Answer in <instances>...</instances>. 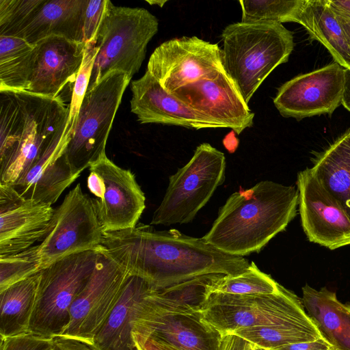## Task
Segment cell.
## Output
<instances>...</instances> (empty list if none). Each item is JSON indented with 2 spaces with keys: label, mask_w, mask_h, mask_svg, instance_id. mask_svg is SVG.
I'll use <instances>...</instances> for the list:
<instances>
[{
  "label": "cell",
  "mask_w": 350,
  "mask_h": 350,
  "mask_svg": "<svg viewBox=\"0 0 350 350\" xmlns=\"http://www.w3.org/2000/svg\"><path fill=\"white\" fill-rule=\"evenodd\" d=\"M333 11L336 16L338 21L341 25L350 45V18L340 12H336L334 10Z\"/></svg>",
  "instance_id": "43"
},
{
  "label": "cell",
  "mask_w": 350,
  "mask_h": 350,
  "mask_svg": "<svg viewBox=\"0 0 350 350\" xmlns=\"http://www.w3.org/2000/svg\"><path fill=\"white\" fill-rule=\"evenodd\" d=\"M0 350H52L55 336L29 332L0 338Z\"/></svg>",
  "instance_id": "35"
},
{
  "label": "cell",
  "mask_w": 350,
  "mask_h": 350,
  "mask_svg": "<svg viewBox=\"0 0 350 350\" xmlns=\"http://www.w3.org/2000/svg\"><path fill=\"white\" fill-rule=\"evenodd\" d=\"M100 252L130 275L144 279L156 291H165L200 275H234L250 262L242 256L226 254L202 238L176 229L156 230L151 226L105 232Z\"/></svg>",
  "instance_id": "1"
},
{
  "label": "cell",
  "mask_w": 350,
  "mask_h": 350,
  "mask_svg": "<svg viewBox=\"0 0 350 350\" xmlns=\"http://www.w3.org/2000/svg\"><path fill=\"white\" fill-rule=\"evenodd\" d=\"M42 270L38 244L15 254L0 256V292Z\"/></svg>",
  "instance_id": "32"
},
{
  "label": "cell",
  "mask_w": 350,
  "mask_h": 350,
  "mask_svg": "<svg viewBox=\"0 0 350 350\" xmlns=\"http://www.w3.org/2000/svg\"><path fill=\"white\" fill-rule=\"evenodd\" d=\"M280 284L271 275L261 271L252 261L242 273L225 275L211 287L209 294L221 293L232 295L271 294L278 291Z\"/></svg>",
  "instance_id": "30"
},
{
  "label": "cell",
  "mask_w": 350,
  "mask_h": 350,
  "mask_svg": "<svg viewBox=\"0 0 350 350\" xmlns=\"http://www.w3.org/2000/svg\"><path fill=\"white\" fill-rule=\"evenodd\" d=\"M167 1H146V2L150 5H157L161 8H162Z\"/></svg>",
  "instance_id": "44"
},
{
  "label": "cell",
  "mask_w": 350,
  "mask_h": 350,
  "mask_svg": "<svg viewBox=\"0 0 350 350\" xmlns=\"http://www.w3.org/2000/svg\"><path fill=\"white\" fill-rule=\"evenodd\" d=\"M158 27L157 18L148 10L117 6L107 0L93 39L97 53L88 90L114 71L124 72L131 79L139 70Z\"/></svg>",
  "instance_id": "5"
},
{
  "label": "cell",
  "mask_w": 350,
  "mask_h": 350,
  "mask_svg": "<svg viewBox=\"0 0 350 350\" xmlns=\"http://www.w3.org/2000/svg\"><path fill=\"white\" fill-rule=\"evenodd\" d=\"M224 72L248 105L267 76L288 61L294 48L293 36L282 23H232L221 33Z\"/></svg>",
  "instance_id": "4"
},
{
  "label": "cell",
  "mask_w": 350,
  "mask_h": 350,
  "mask_svg": "<svg viewBox=\"0 0 350 350\" xmlns=\"http://www.w3.org/2000/svg\"><path fill=\"white\" fill-rule=\"evenodd\" d=\"M33 49L23 38L0 36V90L25 91Z\"/></svg>",
  "instance_id": "28"
},
{
  "label": "cell",
  "mask_w": 350,
  "mask_h": 350,
  "mask_svg": "<svg viewBox=\"0 0 350 350\" xmlns=\"http://www.w3.org/2000/svg\"><path fill=\"white\" fill-rule=\"evenodd\" d=\"M303 0H241V22H293Z\"/></svg>",
  "instance_id": "31"
},
{
  "label": "cell",
  "mask_w": 350,
  "mask_h": 350,
  "mask_svg": "<svg viewBox=\"0 0 350 350\" xmlns=\"http://www.w3.org/2000/svg\"><path fill=\"white\" fill-rule=\"evenodd\" d=\"M85 43L51 36L33 45L25 92L50 98L74 85L84 57Z\"/></svg>",
  "instance_id": "19"
},
{
  "label": "cell",
  "mask_w": 350,
  "mask_h": 350,
  "mask_svg": "<svg viewBox=\"0 0 350 350\" xmlns=\"http://www.w3.org/2000/svg\"><path fill=\"white\" fill-rule=\"evenodd\" d=\"M334 347L323 337L306 342H300L280 347L273 350H331Z\"/></svg>",
  "instance_id": "38"
},
{
  "label": "cell",
  "mask_w": 350,
  "mask_h": 350,
  "mask_svg": "<svg viewBox=\"0 0 350 350\" xmlns=\"http://www.w3.org/2000/svg\"><path fill=\"white\" fill-rule=\"evenodd\" d=\"M345 68L336 62L298 75L278 89L273 104L284 118L332 114L342 104Z\"/></svg>",
  "instance_id": "15"
},
{
  "label": "cell",
  "mask_w": 350,
  "mask_h": 350,
  "mask_svg": "<svg viewBox=\"0 0 350 350\" xmlns=\"http://www.w3.org/2000/svg\"><path fill=\"white\" fill-rule=\"evenodd\" d=\"M299 211L311 242L329 250L350 245V219L315 178L310 168L297 175Z\"/></svg>",
  "instance_id": "16"
},
{
  "label": "cell",
  "mask_w": 350,
  "mask_h": 350,
  "mask_svg": "<svg viewBox=\"0 0 350 350\" xmlns=\"http://www.w3.org/2000/svg\"><path fill=\"white\" fill-rule=\"evenodd\" d=\"M89 170L87 187L95 196L92 202L103 232L135 227L146 208L145 195L135 174L107 155Z\"/></svg>",
  "instance_id": "12"
},
{
  "label": "cell",
  "mask_w": 350,
  "mask_h": 350,
  "mask_svg": "<svg viewBox=\"0 0 350 350\" xmlns=\"http://www.w3.org/2000/svg\"><path fill=\"white\" fill-rule=\"evenodd\" d=\"M331 350H336V348H334V349H331Z\"/></svg>",
  "instance_id": "45"
},
{
  "label": "cell",
  "mask_w": 350,
  "mask_h": 350,
  "mask_svg": "<svg viewBox=\"0 0 350 350\" xmlns=\"http://www.w3.org/2000/svg\"><path fill=\"white\" fill-rule=\"evenodd\" d=\"M298 204L297 188L260 181L232 193L202 239L233 256L243 257L259 252L285 230L295 217Z\"/></svg>",
  "instance_id": "2"
},
{
  "label": "cell",
  "mask_w": 350,
  "mask_h": 350,
  "mask_svg": "<svg viewBox=\"0 0 350 350\" xmlns=\"http://www.w3.org/2000/svg\"><path fill=\"white\" fill-rule=\"evenodd\" d=\"M97 53L94 40L85 43L81 68L72 86L67 129L72 131L81 103L87 92Z\"/></svg>",
  "instance_id": "34"
},
{
  "label": "cell",
  "mask_w": 350,
  "mask_h": 350,
  "mask_svg": "<svg viewBox=\"0 0 350 350\" xmlns=\"http://www.w3.org/2000/svg\"><path fill=\"white\" fill-rule=\"evenodd\" d=\"M131 81L125 73L114 71L87 90L65 151L75 174L80 175L106 155L107 138Z\"/></svg>",
  "instance_id": "8"
},
{
  "label": "cell",
  "mask_w": 350,
  "mask_h": 350,
  "mask_svg": "<svg viewBox=\"0 0 350 350\" xmlns=\"http://www.w3.org/2000/svg\"><path fill=\"white\" fill-rule=\"evenodd\" d=\"M103 233L92 198L77 184L54 208L49 231L38 244L42 269L74 254L100 251Z\"/></svg>",
  "instance_id": "11"
},
{
  "label": "cell",
  "mask_w": 350,
  "mask_h": 350,
  "mask_svg": "<svg viewBox=\"0 0 350 350\" xmlns=\"http://www.w3.org/2000/svg\"><path fill=\"white\" fill-rule=\"evenodd\" d=\"M107 0H90L86 9L83 33L84 43L94 38Z\"/></svg>",
  "instance_id": "36"
},
{
  "label": "cell",
  "mask_w": 350,
  "mask_h": 350,
  "mask_svg": "<svg viewBox=\"0 0 350 350\" xmlns=\"http://www.w3.org/2000/svg\"><path fill=\"white\" fill-rule=\"evenodd\" d=\"M45 0H0V36L20 38Z\"/></svg>",
  "instance_id": "33"
},
{
  "label": "cell",
  "mask_w": 350,
  "mask_h": 350,
  "mask_svg": "<svg viewBox=\"0 0 350 350\" xmlns=\"http://www.w3.org/2000/svg\"><path fill=\"white\" fill-rule=\"evenodd\" d=\"M202 319L221 336L258 326L314 325L302 299L280 286L271 294L212 293L200 306Z\"/></svg>",
  "instance_id": "6"
},
{
  "label": "cell",
  "mask_w": 350,
  "mask_h": 350,
  "mask_svg": "<svg viewBox=\"0 0 350 350\" xmlns=\"http://www.w3.org/2000/svg\"><path fill=\"white\" fill-rule=\"evenodd\" d=\"M231 334L267 350L323 337L316 325L258 326L239 329Z\"/></svg>",
  "instance_id": "29"
},
{
  "label": "cell",
  "mask_w": 350,
  "mask_h": 350,
  "mask_svg": "<svg viewBox=\"0 0 350 350\" xmlns=\"http://www.w3.org/2000/svg\"><path fill=\"white\" fill-rule=\"evenodd\" d=\"M132 333L177 350H219L222 338L202 319L199 308L170 299L152 289L139 306Z\"/></svg>",
  "instance_id": "10"
},
{
  "label": "cell",
  "mask_w": 350,
  "mask_h": 350,
  "mask_svg": "<svg viewBox=\"0 0 350 350\" xmlns=\"http://www.w3.org/2000/svg\"><path fill=\"white\" fill-rule=\"evenodd\" d=\"M70 135L66 124L28 172L12 185L22 196L52 205L79 176L73 173L65 152Z\"/></svg>",
  "instance_id": "21"
},
{
  "label": "cell",
  "mask_w": 350,
  "mask_h": 350,
  "mask_svg": "<svg viewBox=\"0 0 350 350\" xmlns=\"http://www.w3.org/2000/svg\"><path fill=\"white\" fill-rule=\"evenodd\" d=\"M342 105L350 111V69L345 68Z\"/></svg>",
  "instance_id": "42"
},
{
  "label": "cell",
  "mask_w": 350,
  "mask_h": 350,
  "mask_svg": "<svg viewBox=\"0 0 350 350\" xmlns=\"http://www.w3.org/2000/svg\"><path fill=\"white\" fill-rule=\"evenodd\" d=\"M148 71L169 93L224 70L221 49L196 36L165 41L149 58Z\"/></svg>",
  "instance_id": "13"
},
{
  "label": "cell",
  "mask_w": 350,
  "mask_h": 350,
  "mask_svg": "<svg viewBox=\"0 0 350 350\" xmlns=\"http://www.w3.org/2000/svg\"><path fill=\"white\" fill-rule=\"evenodd\" d=\"M40 272L0 292V338L29 332Z\"/></svg>",
  "instance_id": "27"
},
{
  "label": "cell",
  "mask_w": 350,
  "mask_h": 350,
  "mask_svg": "<svg viewBox=\"0 0 350 350\" xmlns=\"http://www.w3.org/2000/svg\"><path fill=\"white\" fill-rule=\"evenodd\" d=\"M171 94L237 135L253 124L254 113L224 70L189 83Z\"/></svg>",
  "instance_id": "17"
},
{
  "label": "cell",
  "mask_w": 350,
  "mask_h": 350,
  "mask_svg": "<svg viewBox=\"0 0 350 350\" xmlns=\"http://www.w3.org/2000/svg\"><path fill=\"white\" fill-rule=\"evenodd\" d=\"M100 251L74 254L55 261L40 271L29 332L62 336L70 322L74 301L88 282Z\"/></svg>",
  "instance_id": "7"
},
{
  "label": "cell",
  "mask_w": 350,
  "mask_h": 350,
  "mask_svg": "<svg viewBox=\"0 0 350 350\" xmlns=\"http://www.w3.org/2000/svg\"><path fill=\"white\" fill-rule=\"evenodd\" d=\"M129 275L100 252L91 278L71 306L70 322L62 336L91 345L96 332L118 301Z\"/></svg>",
  "instance_id": "14"
},
{
  "label": "cell",
  "mask_w": 350,
  "mask_h": 350,
  "mask_svg": "<svg viewBox=\"0 0 350 350\" xmlns=\"http://www.w3.org/2000/svg\"><path fill=\"white\" fill-rule=\"evenodd\" d=\"M52 350H93L91 345L81 340L66 337L55 336L54 347Z\"/></svg>",
  "instance_id": "39"
},
{
  "label": "cell",
  "mask_w": 350,
  "mask_h": 350,
  "mask_svg": "<svg viewBox=\"0 0 350 350\" xmlns=\"http://www.w3.org/2000/svg\"><path fill=\"white\" fill-rule=\"evenodd\" d=\"M226 166L222 152L208 143L199 145L189 162L169 177L165 193L150 224L191 222L224 183Z\"/></svg>",
  "instance_id": "9"
},
{
  "label": "cell",
  "mask_w": 350,
  "mask_h": 350,
  "mask_svg": "<svg viewBox=\"0 0 350 350\" xmlns=\"http://www.w3.org/2000/svg\"><path fill=\"white\" fill-rule=\"evenodd\" d=\"M329 7L350 18V0H327Z\"/></svg>",
  "instance_id": "41"
},
{
  "label": "cell",
  "mask_w": 350,
  "mask_h": 350,
  "mask_svg": "<svg viewBox=\"0 0 350 350\" xmlns=\"http://www.w3.org/2000/svg\"><path fill=\"white\" fill-rule=\"evenodd\" d=\"M89 0H45L20 38L31 45L51 36L84 42L83 26Z\"/></svg>",
  "instance_id": "23"
},
{
  "label": "cell",
  "mask_w": 350,
  "mask_h": 350,
  "mask_svg": "<svg viewBox=\"0 0 350 350\" xmlns=\"http://www.w3.org/2000/svg\"><path fill=\"white\" fill-rule=\"evenodd\" d=\"M310 169L350 219V129L321 154Z\"/></svg>",
  "instance_id": "26"
},
{
  "label": "cell",
  "mask_w": 350,
  "mask_h": 350,
  "mask_svg": "<svg viewBox=\"0 0 350 350\" xmlns=\"http://www.w3.org/2000/svg\"><path fill=\"white\" fill-rule=\"evenodd\" d=\"M219 350H267L235 335L222 336Z\"/></svg>",
  "instance_id": "37"
},
{
  "label": "cell",
  "mask_w": 350,
  "mask_h": 350,
  "mask_svg": "<svg viewBox=\"0 0 350 350\" xmlns=\"http://www.w3.org/2000/svg\"><path fill=\"white\" fill-rule=\"evenodd\" d=\"M69 105L25 91L0 90V183L14 185L68 122Z\"/></svg>",
  "instance_id": "3"
},
{
  "label": "cell",
  "mask_w": 350,
  "mask_h": 350,
  "mask_svg": "<svg viewBox=\"0 0 350 350\" xmlns=\"http://www.w3.org/2000/svg\"><path fill=\"white\" fill-rule=\"evenodd\" d=\"M293 22L301 24L312 40L323 44L336 63L350 69V45L327 0H303Z\"/></svg>",
  "instance_id": "25"
},
{
  "label": "cell",
  "mask_w": 350,
  "mask_h": 350,
  "mask_svg": "<svg viewBox=\"0 0 350 350\" xmlns=\"http://www.w3.org/2000/svg\"><path fill=\"white\" fill-rule=\"evenodd\" d=\"M54 208L0 183V256L26 250L46 237Z\"/></svg>",
  "instance_id": "18"
},
{
  "label": "cell",
  "mask_w": 350,
  "mask_h": 350,
  "mask_svg": "<svg viewBox=\"0 0 350 350\" xmlns=\"http://www.w3.org/2000/svg\"><path fill=\"white\" fill-rule=\"evenodd\" d=\"M336 350H338V349H336Z\"/></svg>",
  "instance_id": "46"
},
{
  "label": "cell",
  "mask_w": 350,
  "mask_h": 350,
  "mask_svg": "<svg viewBox=\"0 0 350 350\" xmlns=\"http://www.w3.org/2000/svg\"><path fill=\"white\" fill-rule=\"evenodd\" d=\"M131 111L141 124L158 123L200 129L222 128L180 99L166 92L148 72L131 80Z\"/></svg>",
  "instance_id": "20"
},
{
  "label": "cell",
  "mask_w": 350,
  "mask_h": 350,
  "mask_svg": "<svg viewBox=\"0 0 350 350\" xmlns=\"http://www.w3.org/2000/svg\"><path fill=\"white\" fill-rule=\"evenodd\" d=\"M134 342L138 350H177L171 345L152 338H143L133 334Z\"/></svg>",
  "instance_id": "40"
},
{
  "label": "cell",
  "mask_w": 350,
  "mask_h": 350,
  "mask_svg": "<svg viewBox=\"0 0 350 350\" xmlns=\"http://www.w3.org/2000/svg\"><path fill=\"white\" fill-rule=\"evenodd\" d=\"M302 301L322 336L338 350H350V305L340 302L336 293L306 284Z\"/></svg>",
  "instance_id": "24"
},
{
  "label": "cell",
  "mask_w": 350,
  "mask_h": 350,
  "mask_svg": "<svg viewBox=\"0 0 350 350\" xmlns=\"http://www.w3.org/2000/svg\"><path fill=\"white\" fill-rule=\"evenodd\" d=\"M152 289L144 279L129 276L115 306L92 339L93 350H138L133 322L141 301Z\"/></svg>",
  "instance_id": "22"
}]
</instances>
